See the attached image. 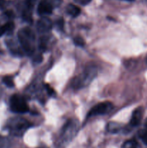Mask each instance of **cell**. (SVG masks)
<instances>
[{"instance_id":"6da1fadb","label":"cell","mask_w":147,"mask_h":148,"mask_svg":"<svg viewBox=\"0 0 147 148\" xmlns=\"http://www.w3.org/2000/svg\"><path fill=\"white\" fill-rule=\"evenodd\" d=\"M18 39L22 47L28 54H31L35 49V35L29 27H24L18 32Z\"/></svg>"},{"instance_id":"7a4b0ae2","label":"cell","mask_w":147,"mask_h":148,"mask_svg":"<svg viewBox=\"0 0 147 148\" xmlns=\"http://www.w3.org/2000/svg\"><path fill=\"white\" fill-rule=\"evenodd\" d=\"M10 108L12 111L17 114H24L29 111L28 106L25 100L22 95L14 94L11 97L10 101Z\"/></svg>"},{"instance_id":"3957f363","label":"cell","mask_w":147,"mask_h":148,"mask_svg":"<svg viewBox=\"0 0 147 148\" xmlns=\"http://www.w3.org/2000/svg\"><path fill=\"white\" fill-rule=\"evenodd\" d=\"M30 124L28 121L23 119H18L12 122L10 126V130L12 134L15 136L23 135L26 130L29 128Z\"/></svg>"},{"instance_id":"277c9868","label":"cell","mask_w":147,"mask_h":148,"mask_svg":"<svg viewBox=\"0 0 147 148\" xmlns=\"http://www.w3.org/2000/svg\"><path fill=\"white\" fill-rule=\"evenodd\" d=\"M112 105L110 102L100 103L95 106H94L88 113V116L102 115L110 112L112 109Z\"/></svg>"},{"instance_id":"5b68a950","label":"cell","mask_w":147,"mask_h":148,"mask_svg":"<svg viewBox=\"0 0 147 148\" xmlns=\"http://www.w3.org/2000/svg\"><path fill=\"white\" fill-rule=\"evenodd\" d=\"M51 21L48 17H42L37 21V29L40 33L48 32L51 29Z\"/></svg>"},{"instance_id":"8992f818","label":"cell","mask_w":147,"mask_h":148,"mask_svg":"<svg viewBox=\"0 0 147 148\" xmlns=\"http://www.w3.org/2000/svg\"><path fill=\"white\" fill-rule=\"evenodd\" d=\"M53 11V7L49 2L46 1H40V4L37 7V12L40 15H47L52 13Z\"/></svg>"},{"instance_id":"52a82bcc","label":"cell","mask_w":147,"mask_h":148,"mask_svg":"<svg viewBox=\"0 0 147 148\" xmlns=\"http://www.w3.org/2000/svg\"><path fill=\"white\" fill-rule=\"evenodd\" d=\"M143 116V108H138L133 112L132 116L131 119V125L133 127H135V126L138 125L139 123L141 122V119Z\"/></svg>"},{"instance_id":"ba28073f","label":"cell","mask_w":147,"mask_h":148,"mask_svg":"<svg viewBox=\"0 0 147 148\" xmlns=\"http://www.w3.org/2000/svg\"><path fill=\"white\" fill-rule=\"evenodd\" d=\"M67 12L69 13L70 15H71L72 17H75L80 14L81 10L80 9H79V7H78L77 6L74 5V4H69V6L67 7Z\"/></svg>"},{"instance_id":"9c48e42d","label":"cell","mask_w":147,"mask_h":148,"mask_svg":"<svg viewBox=\"0 0 147 148\" xmlns=\"http://www.w3.org/2000/svg\"><path fill=\"white\" fill-rule=\"evenodd\" d=\"M14 23H11V22H10V23H6V24L1 26V27H0V37H1L6 32L12 30L13 28H14Z\"/></svg>"},{"instance_id":"30bf717a","label":"cell","mask_w":147,"mask_h":148,"mask_svg":"<svg viewBox=\"0 0 147 148\" xmlns=\"http://www.w3.org/2000/svg\"><path fill=\"white\" fill-rule=\"evenodd\" d=\"M120 130V125L116 123L111 122L108 124V130L110 132L115 133Z\"/></svg>"},{"instance_id":"8fae6325","label":"cell","mask_w":147,"mask_h":148,"mask_svg":"<svg viewBox=\"0 0 147 148\" xmlns=\"http://www.w3.org/2000/svg\"><path fill=\"white\" fill-rule=\"evenodd\" d=\"M138 135H139L140 138L141 139L143 143H144V144L147 145V127H146V128L141 130V131L139 132Z\"/></svg>"},{"instance_id":"7c38bea8","label":"cell","mask_w":147,"mask_h":148,"mask_svg":"<svg viewBox=\"0 0 147 148\" xmlns=\"http://www.w3.org/2000/svg\"><path fill=\"white\" fill-rule=\"evenodd\" d=\"M137 147H138L137 143L133 140L126 141L123 144V146H122V148H137Z\"/></svg>"},{"instance_id":"4fadbf2b","label":"cell","mask_w":147,"mask_h":148,"mask_svg":"<svg viewBox=\"0 0 147 148\" xmlns=\"http://www.w3.org/2000/svg\"><path fill=\"white\" fill-rule=\"evenodd\" d=\"M3 82L7 85L8 88H13L14 87V82L12 77L10 76H5L3 78Z\"/></svg>"},{"instance_id":"5bb4252c","label":"cell","mask_w":147,"mask_h":148,"mask_svg":"<svg viewBox=\"0 0 147 148\" xmlns=\"http://www.w3.org/2000/svg\"><path fill=\"white\" fill-rule=\"evenodd\" d=\"M74 42L76 45L79 46H83L84 45V41L83 38L80 36H77V37H75L74 39Z\"/></svg>"},{"instance_id":"9a60e30c","label":"cell","mask_w":147,"mask_h":148,"mask_svg":"<svg viewBox=\"0 0 147 148\" xmlns=\"http://www.w3.org/2000/svg\"><path fill=\"white\" fill-rule=\"evenodd\" d=\"M37 0H25V4L28 10H31L35 5V3Z\"/></svg>"},{"instance_id":"2e32d148","label":"cell","mask_w":147,"mask_h":148,"mask_svg":"<svg viewBox=\"0 0 147 148\" xmlns=\"http://www.w3.org/2000/svg\"><path fill=\"white\" fill-rule=\"evenodd\" d=\"M45 88H46V91H47L48 94L49 95H50V96H51V95H54V94H55V91H54V90H53V88H52L51 87H50V85H48V84H46V86H45Z\"/></svg>"},{"instance_id":"e0dca14e","label":"cell","mask_w":147,"mask_h":148,"mask_svg":"<svg viewBox=\"0 0 147 148\" xmlns=\"http://www.w3.org/2000/svg\"><path fill=\"white\" fill-rule=\"evenodd\" d=\"M57 24H58V26H59V28H61V29L63 28V19H60L59 20H58Z\"/></svg>"},{"instance_id":"ac0fdd59","label":"cell","mask_w":147,"mask_h":148,"mask_svg":"<svg viewBox=\"0 0 147 148\" xmlns=\"http://www.w3.org/2000/svg\"><path fill=\"white\" fill-rule=\"evenodd\" d=\"M5 14H6V15L8 16L9 17H12V16H13L12 12H11V11H7V12L5 13Z\"/></svg>"},{"instance_id":"d6986e66","label":"cell","mask_w":147,"mask_h":148,"mask_svg":"<svg viewBox=\"0 0 147 148\" xmlns=\"http://www.w3.org/2000/svg\"><path fill=\"white\" fill-rule=\"evenodd\" d=\"M5 4V0H0V7H4Z\"/></svg>"},{"instance_id":"ffe728a7","label":"cell","mask_w":147,"mask_h":148,"mask_svg":"<svg viewBox=\"0 0 147 148\" xmlns=\"http://www.w3.org/2000/svg\"><path fill=\"white\" fill-rule=\"evenodd\" d=\"M90 1H91V0H82V3L84 4H84H88V3H89Z\"/></svg>"},{"instance_id":"44dd1931","label":"cell","mask_w":147,"mask_h":148,"mask_svg":"<svg viewBox=\"0 0 147 148\" xmlns=\"http://www.w3.org/2000/svg\"><path fill=\"white\" fill-rule=\"evenodd\" d=\"M125 1H133V0H125Z\"/></svg>"},{"instance_id":"7402d4cb","label":"cell","mask_w":147,"mask_h":148,"mask_svg":"<svg viewBox=\"0 0 147 148\" xmlns=\"http://www.w3.org/2000/svg\"><path fill=\"white\" fill-rule=\"evenodd\" d=\"M40 148H46V147H40Z\"/></svg>"}]
</instances>
